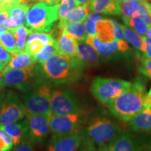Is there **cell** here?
<instances>
[{"mask_svg": "<svg viewBox=\"0 0 151 151\" xmlns=\"http://www.w3.org/2000/svg\"><path fill=\"white\" fill-rule=\"evenodd\" d=\"M146 84L140 77L135 78L131 86L120 95L107 104L110 112L123 122H129L144 109Z\"/></svg>", "mask_w": 151, "mask_h": 151, "instance_id": "obj_1", "label": "cell"}, {"mask_svg": "<svg viewBox=\"0 0 151 151\" xmlns=\"http://www.w3.org/2000/svg\"><path fill=\"white\" fill-rule=\"evenodd\" d=\"M40 70L50 82L55 85L69 84L78 81L85 69L78 58L54 55L40 64Z\"/></svg>", "mask_w": 151, "mask_h": 151, "instance_id": "obj_2", "label": "cell"}, {"mask_svg": "<svg viewBox=\"0 0 151 151\" xmlns=\"http://www.w3.org/2000/svg\"><path fill=\"white\" fill-rule=\"evenodd\" d=\"M59 4L50 5L40 2L30 7L26 17L28 29L37 32H49L59 19Z\"/></svg>", "mask_w": 151, "mask_h": 151, "instance_id": "obj_3", "label": "cell"}, {"mask_svg": "<svg viewBox=\"0 0 151 151\" xmlns=\"http://www.w3.org/2000/svg\"><path fill=\"white\" fill-rule=\"evenodd\" d=\"M51 86L46 81L38 78L23 97V102L27 113L52 115L50 99Z\"/></svg>", "mask_w": 151, "mask_h": 151, "instance_id": "obj_4", "label": "cell"}, {"mask_svg": "<svg viewBox=\"0 0 151 151\" xmlns=\"http://www.w3.org/2000/svg\"><path fill=\"white\" fill-rule=\"evenodd\" d=\"M86 132V137L99 148L108 147L109 145L122 133L116 121L105 117H98L90 122Z\"/></svg>", "mask_w": 151, "mask_h": 151, "instance_id": "obj_5", "label": "cell"}, {"mask_svg": "<svg viewBox=\"0 0 151 151\" xmlns=\"http://www.w3.org/2000/svg\"><path fill=\"white\" fill-rule=\"evenodd\" d=\"M129 81L118 78L97 77L92 81L90 90L100 103L107 104L131 86Z\"/></svg>", "mask_w": 151, "mask_h": 151, "instance_id": "obj_6", "label": "cell"}, {"mask_svg": "<svg viewBox=\"0 0 151 151\" xmlns=\"http://www.w3.org/2000/svg\"><path fill=\"white\" fill-rule=\"evenodd\" d=\"M35 66L11 69L0 75V88H13L25 93L39 78V69Z\"/></svg>", "mask_w": 151, "mask_h": 151, "instance_id": "obj_7", "label": "cell"}, {"mask_svg": "<svg viewBox=\"0 0 151 151\" xmlns=\"http://www.w3.org/2000/svg\"><path fill=\"white\" fill-rule=\"evenodd\" d=\"M27 111L17 94L9 92L0 99V127L21 120Z\"/></svg>", "mask_w": 151, "mask_h": 151, "instance_id": "obj_8", "label": "cell"}, {"mask_svg": "<svg viewBox=\"0 0 151 151\" xmlns=\"http://www.w3.org/2000/svg\"><path fill=\"white\" fill-rule=\"evenodd\" d=\"M51 112L55 116H66L80 113L78 100L73 94L67 90L53 91L50 99Z\"/></svg>", "mask_w": 151, "mask_h": 151, "instance_id": "obj_9", "label": "cell"}, {"mask_svg": "<svg viewBox=\"0 0 151 151\" xmlns=\"http://www.w3.org/2000/svg\"><path fill=\"white\" fill-rule=\"evenodd\" d=\"M51 115L26 113L28 139L32 144H40L48 137Z\"/></svg>", "mask_w": 151, "mask_h": 151, "instance_id": "obj_10", "label": "cell"}, {"mask_svg": "<svg viewBox=\"0 0 151 151\" xmlns=\"http://www.w3.org/2000/svg\"><path fill=\"white\" fill-rule=\"evenodd\" d=\"M83 122V118L80 113L66 116L51 115L50 119V130L52 135H65L76 130Z\"/></svg>", "mask_w": 151, "mask_h": 151, "instance_id": "obj_11", "label": "cell"}, {"mask_svg": "<svg viewBox=\"0 0 151 151\" xmlns=\"http://www.w3.org/2000/svg\"><path fill=\"white\" fill-rule=\"evenodd\" d=\"M86 132L78 129L65 135H52L47 151H76L83 144Z\"/></svg>", "mask_w": 151, "mask_h": 151, "instance_id": "obj_12", "label": "cell"}, {"mask_svg": "<svg viewBox=\"0 0 151 151\" xmlns=\"http://www.w3.org/2000/svg\"><path fill=\"white\" fill-rule=\"evenodd\" d=\"M145 148L144 143L129 133H122L107 147L108 151H143Z\"/></svg>", "mask_w": 151, "mask_h": 151, "instance_id": "obj_13", "label": "cell"}, {"mask_svg": "<svg viewBox=\"0 0 151 151\" xmlns=\"http://www.w3.org/2000/svg\"><path fill=\"white\" fill-rule=\"evenodd\" d=\"M29 4H18L9 9V17L3 22L7 29H12L26 24V17L30 9Z\"/></svg>", "mask_w": 151, "mask_h": 151, "instance_id": "obj_14", "label": "cell"}, {"mask_svg": "<svg viewBox=\"0 0 151 151\" xmlns=\"http://www.w3.org/2000/svg\"><path fill=\"white\" fill-rule=\"evenodd\" d=\"M76 58L85 68L95 67L99 64V55L86 41H78Z\"/></svg>", "mask_w": 151, "mask_h": 151, "instance_id": "obj_15", "label": "cell"}, {"mask_svg": "<svg viewBox=\"0 0 151 151\" xmlns=\"http://www.w3.org/2000/svg\"><path fill=\"white\" fill-rule=\"evenodd\" d=\"M0 129L6 132L12 138L15 148L23 141L29 140L27 122L26 120L21 122H16L6 125L1 126Z\"/></svg>", "mask_w": 151, "mask_h": 151, "instance_id": "obj_16", "label": "cell"}, {"mask_svg": "<svg viewBox=\"0 0 151 151\" xmlns=\"http://www.w3.org/2000/svg\"><path fill=\"white\" fill-rule=\"evenodd\" d=\"M86 42L95 49L99 55L105 58H111L115 55L117 52H120L119 50L118 41L114 40L109 43H104L96 37H88Z\"/></svg>", "mask_w": 151, "mask_h": 151, "instance_id": "obj_17", "label": "cell"}, {"mask_svg": "<svg viewBox=\"0 0 151 151\" xmlns=\"http://www.w3.org/2000/svg\"><path fill=\"white\" fill-rule=\"evenodd\" d=\"M129 127L137 133L151 131V107L144 109L129 120Z\"/></svg>", "mask_w": 151, "mask_h": 151, "instance_id": "obj_18", "label": "cell"}, {"mask_svg": "<svg viewBox=\"0 0 151 151\" xmlns=\"http://www.w3.org/2000/svg\"><path fill=\"white\" fill-rule=\"evenodd\" d=\"M90 9L92 12L106 15H120V1L118 0H91Z\"/></svg>", "mask_w": 151, "mask_h": 151, "instance_id": "obj_19", "label": "cell"}, {"mask_svg": "<svg viewBox=\"0 0 151 151\" xmlns=\"http://www.w3.org/2000/svg\"><path fill=\"white\" fill-rule=\"evenodd\" d=\"M58 41L59 45L58 54L67 58L76 57L78 41L64 32H60Z\"/></svg>", "mask_w": 151, "mask_h": 151, "instance_id": "obj_20", "label": "cell"}, {"mask_svg": "<svg viewBox=\"0 0 151 151\" xmlns=\"http://www.w3.org/2000/svg\"><path fill=\"white\" fill-rule=\"evenodd\" d=\"M37 61L35 57L27 52L22 51L14 55L3 72H6L11 69H23V68L32 67L35 65Z\"/></svg>", "mask_w": 151, "mask_h": 151, "instance_id": "obj_21", "label": "cell"}, {"mask_svg": "<svg viewBox=\"0 0 151 151\" xmlns=\"http://www.w3.org/2000/svg\"><path fill=\"white\" fill-rule=\"evenodd\" d=\"M90 10V2L84 4L81 6H78L65 18L60 20L58 28L70 22H83L89 15Z\"/></svg>", "mask_w": 151, "mask_h": 151, "instance_id": "obj_22", "label": "cell"}, {"mask_svg": "<svg viewBox=\"0 0 151 151\" xmlns=\"http://www.w3.org/2000/svg\"><path fill=\"white\" fill-rule=\"evenodd\" d=\"M60 32H64L78 41H86L88 35L83 22H70L59 27Z\"/></svg>", "mask_w": 151, "mask_h": 151, "instance_id": "obj_23", "label": "cell"}, {"mask_svg": "<svg viewBox=\"0 0 151 151\" xmlns=\"http://www.w3.org/2000/svg\"><path fill=\"white\" fill-rule=\"evenodd\" d=\"M97 37L104 43H109L114 40L113 27L111 19L103 18L97 22Z\"/></svg>", "mask_w": 151, "mask_h": 151, "instance_id": "obj_24", "label": "cell"}, {"mask_svg": "<svg viewBox=\"0 0 151 151\" xmlns=\"http://www.w3.org/2000/svg\"><path fill=\"white\" fill-rule=\"evenodd\" d=\"M122 27L126 41L130 43L137 51H140L143 53L146 48H145V43L143 37H141L140 35H139L136 31H134L131 28L123 25H122Z\"/></svg>", "mask_w": 151, "mask_h": 151, "instance_id": "obj_25", "label": "cell"}, {"mask_svg": "<svg viewBox=\"0 0 151 151\" xmlns=\"http://www.w3.org/2000/svg\"><path fill=\"white\" fill-rule=\"evenodd\" d=\"M59 52V45H58V41L55 38L46 45L43 48L35 57L37 63L41 64L43 62L46 61L50 57L58 53Z\"/></svg>", "mask_w": 151, "mask_h": 151, "instance_id": "obj_26", "label": "cell"}, {"mask_svg": "<svg viewBox=\"0 0 151 151\" xmlns=\"http://www.w3.org/2000/svg\"><path fill=\"white\" fill-rule=\"evenodd\" d=\"M9 31L14 33L16 40V52L17 54L23 51L25 48L27 43V38L29 34L31 32V30L24 25L18 26V27L9 29Z\"/></svg>", "mask_w": 151, "mask_h": 151, "instance_id": "obj_27", "label": "cell"}, {"mask_svg": "<svg viewBox=\"0 0 151 151\" xmlns=\"http://www.w3.org/2000/svg\"><path fill=\"white\" fill-rule=\"evenodd\" d=\"M142 0H130L120 2V14L125 18H132L139 16V9Z\"/></svg>", "mask_w": 151, "mask_h": 151, "instance_id": "obj_28", "label": "cell"}, {"mask_svg": "<svg viewBox=\"0 0 151 151\" xmlns=\"http://www.w3.org/2000/svg\"><path fill=\"white\" fill-rule=\"evenodd\" d=\"M0 47L10 52L13 55L17 54L16 40L14 33L8 29L0 35Z\"/></svg>", "mask_w": 151, "mask_h": 151, "instance_id": "obj_29", "label": "cell"}, {"mask_svg": "<svg viewBox=\"0 0 151 151\" xmlns=\"http://www.w3.org/2000/svg\"><path fill=\"white\" fill-rule=\"evenodd\" d=\"M122 20L124 21V24L133 28L139 35L142 36L146 35L148 27L139 16H134L129 18H125L123 16L122 17Z\"/></svg>", "mask_w": 151, "mask_h": 151, "instance_id": "obj_30", "label": "cell"}, {"mask_svg": "<svg viewBox=\"0 0 151 151\" xmlns=\"http://www.w3.org/2000/svg\"><path fill=\"white\" fill-rule=\"evenodd\" d=\"M104 17L102 15L98 13H91L87 17L85 20L86 33L88 37H96L97 36V22L102 20Z\"/></svg>", "mask_w": 151, "mask_h": 151, "instance_id": "obj_31", "label": "cell"}, {"mask_svg": "<svg viewBox=\"0 0 151 151\" xmlns=\"http://www.w3.org/2000/svg\"><path fill=\"white\" fill-rule=\"evenodd\" d=\"M78 4L75 0H61L59 4V19L62 20L78 6Z\"/></svg>", "mask_w": 151, "mask_h": 151, "instance_id": "obj_32", "label": "cell"}, {"mask_svg": "<svg viewBox=\"0 0 151 151\" xmlns=\"http://www.w3.org/2000/svg\"><path fill=\"white\" fill-rule=\"evenodd\" d=\"M44 46L45 45L40 40L34 39L30 41H27L25 48H24V51L32 55V56H35L36 55L41 51Z\"/></svg>", "mask_w": 151, "mask_h": 151, "instance_id": "obj_33", "label": "cell"}, {"mask_svg": "<svg viewBox=\"0 0 151 151\" xmlns=\"http://www.w3.org/2000/svg\"><path fill=\"white\" fill-rule=\"evenodd\" d=\"M14 147L12 138L6 132L0 129V151H11Z\"/></svg>", "mask_w": 151, "mask_h": 151, "instance_id": "obj_34", "label": "cell"}, {"mask_svg": "<svg viewBox=\"0 0 151 151\" xmlns=\"http://www.w3.org/2000/svg\"><path fill=\"white\" fill-rule=\"evenodd\" d=\"M139 71L141 74L151 78V58H143V57H141Z\"/></svg>", "mask_w": 151, "mask_h": 151, "instance_id": "obj_35", "label": "cell"}, {"mask_svg": "<svg viewBox=\"0 0 151 151\" xmlns=\"http://www.w3.org/2000/svg\"><path fill=\"white\" fill-rule=\"evenodd\" d=\"M139 16L144 21L145 23L147 24L148 27H150L151 26V14L149 11L148 9L145 4L143 0L141 1V3L140 4L139 9Z\"/></svg>", "mask_w": 151, "mask_h": 151, "instance_id": "obj_36", "label": "cell"}, {"mask_svg": "<svg viewBox=\"0 0 151 151\" xmlns=\"http://www.w3.org/2000/svg\"><path fill=\"white\" fill-rule=\"evenodd\" d=\"M13 55L0 47V75L12 59Z\"/></svg>", "mask_w": 151, "mask_h": 151, "instance_id": "obj_37", "label": "cell"}, {"mask_svg": "<svg viewBox=\"0 0 151 151\" xmlns=\"http://www.w3.org/2000/svg\"><path fill=\"white\" fill-rule=\"evenodd\" d=\"M111 20L113 27V36H114V39H116L117 41L124 40L123 29H122L121 24H119L116 20H112V19H111Z\"/></svg>", "mask_w": 151, "mask_h": 151, "instance_id": "obj_38", "label": "cell"}, {"mask_svg": "<svg viewBox=\"0 0 151 151\" xmlns=\"http://www.w3.org/2000/svg\"><path fill=\"white\" fill-rule=\"evenodd\" d=\"M14 151H35L33 144L29 140H26L20 143L15 148Z\"/></svg>", "mask_w": 151, "mask_h": 151, "instance_id": "obj_39", "label": "cell"}, {"mask_svg": "<svg viewBox=\"0 0 151 151\" xmlns=\"http://www.w3.org/2000/svg\"><path fill=\"white\" fill-rule=\"evenodd\" d=\"M143 39L145 43V52H143V58H151V39L143 36Z\"/></svg>", "mask_w": 151, "mask_h": 151, "instance_id": "obj_40", "label": "cell"}, {"mask_svg": "<svg viewBox=\"0 0 151 151\" xmlns=\"http://www.w3.org/2000/svg\"><path fill=\"white\" fill-rule=\"evenodd\" d=\"M19 0H0V11L18 4Z\"/></svg>", "mask_w": 151, "mask_h": 151, "instance_id": "obj_41", "label": "cell"}, {"mask_svg": "<svg viewBox=\"0 0 151 151\" xmlns=\"http://www.w3.org/2000/svg\"><path fill=\"white\" fill-rule=\"evenodd\" d=\"M81 151H98L93 142L88 139L86 137L83 142V148Z\"/></svg>", "mask_w": 151, "mask_h": 151, "instance_id": "obj_42", "label": "cell"}, {"mask_svg": "<svg viewBox=\"0 0 151 151\" xmlns=\"http://www.w3.org/2000/svg\"><path fill=\"white\" fill-rule=\"evenodd\" d=\"M9 17V9H6L5 10L0 11V25H2L4 20Z\"/></svg>", "mask_w": 151, "mask_h": 151, "instance_id": "obj_43", "label": "cell"}, {"mask_svg": "<svg viewBox=\"0 0 151 151\" xmlns=\"http://www.w3.org/2000/svg\"><path fill=\"white\" fill-rule=\"evenodd\" d=\"M36 1H42V2H46L50 5H55L58 4L61 0H36Z\"/></svg>", "mask_w": 151, "mask_h": 151, "instance_id": "obj_44", "label": "cell"}, {"mask_svg": "<svg viewBox=\"0 0 151 151\" xmlns=\"http://www.w3.org/2000/svg\"><path fill=\"white\" fill-rule=\"evenodd\" d=\"M75 1H76L78 5H81V4L82 5V4H84L89 3L91 0H75Z\"/></svg>", "mask_w": 151, "mask_h": 151, "instance_id": "obj_45", "label": "cell"}, {"mask_svg": "<svg viewBox=\"0 0 151 151\" xmlns=\"http://www.w3.org/2000/svg\"><path fill=\"white\" fill-rule=\"evenodd\" d=\"M32 1H36V0H19L18 4H29Z\"/></svg>", "mask_w": 151, "mask_h": 151, "instance_id": "obj_46", "label": "cell"}, {"mask_svg": "<svg viewBox=\"0 0 151 151\" xmlns=\"http://www.w3.org/2000/svg\"><path fill=\"white\" fill-rule=\"evenodd\" d=\"M7 30H8V29H7L6 27H4V26L3 25H0V35H1V34L4 33L5 32H6Z\"/></svg>", "mask_w": 151, "mask_h": 151, "instance_id": "obj_47", "label": "cell"}, {"mask_svg": "<svg viewBox=\"0 0 151 151\" xmlns=\"http://www.w3.org/2000/svg\"><path fill=\"white\" fill-rule=\"evenodd\" d=\"M143 1H144L145 4H146V6H147V8L148 9V10H149V11H150V14H151V3H149V2H148V1H145V0H143Z\"/></svg>", "mask_w": 151, "mask_h": 151, "instance_id": "obj_48", "label": "cell"}, {"mask_svg": "<svg viewBox=\"0 0 151 151\" xmlns=\"http://www.w3.org/2000/svg\"><path fill=\"white\" fill-rule=\"evenodd\" d=\"M146 37H148V38H150V39H151V26H150V27H149L148 30H147Z\"/></svg>", "mask_w": 151, "mask_h": 151, "instance_id": "obj_49", "label": "cell"}, {"mask_svg": "<svg viewBox=\"0 0 151 151\" xmlns=\"http://www.w3.org/2000/svg\"><path fill=\"white\" fill-rule=\"evenodd\" d=\"M98 151H108L107 147H102V148H99Z\"/></svg>", "mask_w": 151, "mask_h": 151, "instance_id": "obj_50", "label": "cell"}, {"mask_svg": "<svg viewBox=\"0 0 151 151\" xmlns=\"http://www.w3.org/2000/svg\"><path fill=\"white\" fill-rule=\"evenodd\" d=\"M147 95L149 96V97H151V87H150V89L149 90L148 93H147Z\"/></svg>", "mask_w": 151, "mask_h": 151, "instance_id": "obj_51", "label": "cell"}, {"mask_svg": "<svg viewBox=\"0 0 151 151\" xmlns=\"http://www.w3.org/2000/svg\"><path fill=\"white\" fill-rule=\"evenodd\" d=\"M148 148H149V150L151 151V137H150V143H149Z\"/></svg>", "mask_w": 151, "mask_h": 151, "instance_id": "obj_52", "label": "cell"}, {"mask_svg": "<svg viewBox=\"0 0 151 151\" xmlns=\"http://www.w3.org/2000/svg\"><path fill=\"white\" fill-rule=\"evenodd\" d=\"M120 2H124V1H130V0H118Z\"/></svg>", "mask_w": 151, "mask_h": 151, "instance_id": "obj_53", "label": "cell"}, {"mask_svg": "<svg viewBox=\"0 0 151 151\" xmlns=\"http://www.w3.org/2000/svg\"><path fill=\"white\" fill-rule=\"evenodd\" d=\"M1 93H2V92H1V88H0V99H1Z\"/></svg>", "mask_w": 151, "mask_h": 151, "instance_id": "obj_54", "label": "cell"}, {"mask_svg": "<svg viewBox=\"0 0 151 151\" xmlns=\"http://www.w3.org/2000/svg\"><path fill=\"white\" fill-rule=\"evenodd\" d=\"M145 1H150V2H151V0H145Z\"/></svg>", "mask_w": 151, "mask_h": 151, "instance_id": "obj_55", "label": "cell"}, {"mask_svg": "<svg viewBox=\"0 0 151 151\" xmlns=\"http://www.w3.org/2000/svg\"><path fill=\"white\" fill-rule=\"evenodd\" d=\"M143 151H145V150H143Z\"/></svg>", "mask_w": 151, "mask_h": 151, "instance_id": "obj_56", "label": "cell"}]
</instances>
